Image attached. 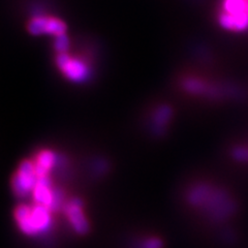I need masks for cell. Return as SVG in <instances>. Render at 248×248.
<instances>
[{"instance_id": "5b68a950", "label": "cell", "mask_w": 248, "mask_h": 248, "mask_svg": "<svg viewBox=\"0 0 248 248\" xmlns=\"http://www.w3.org/2000/svg\"><path fill=\"white\" fill-rule=\"evenodd\" d=\"M65 30H66V27L64 25V23H62L60 20L54 19V18L46 19L45 32L52 33L59 36V35L64 34Z\"/></svg>"}, {"instance_id": "6da1fadb", "label": "cell", "mask_w": 248, "mask_h": 248, "mask_svg": "<svg viewBox=\"0 0 248 248\" xmlns=\"http://www.w3.org/2000/svg\"><path fill=\"white\" fill-rule=\"evenodd\" d=\"M218 23L230 32H248V0H222Z\"/></svg>"}, {"instance_id": "277c9868", "label": "cell", "mask_w": 248, "mask_h": 248, "mask_svg": "<svg viewBox=\"0 0 248 248\" xmlns=\"http://www.w3.org/2000/svg\"><path fill=\"white\" fill-rule=\"evenodd\" d=\"M82 203L81 202L76 199L65 206V211L68 217V220L71 222L76 232H83L88 231V222L85 219L84 213H83V209H82Z\"/></svg>"}, {"instance_id": "ba28073f", "label": "cell", "mask_w": 248, "mask_h": 248, "mask_svg": "<svg viewBox=\"0 0 248 248\" xmlns=\"http://www.w3.org/2000/svg\"><path fill=\"white\" fill-rule=\"evenodd\" d=\"M67 46H68V42H67V38L64 34L57 36V40L55 43V48L57 51L63 53L67 49Z\"/></svg>"}, {"instance_id": "7a4b0ae2", "label": "cell", "mask_w": 248, "mask_h": 248, "mask_svg": "<svg viewBox=\"0 0 248 248\" xmlns=\"http://www.w3.org/2000/svg\"><path fill=\"white\" fill-rule=\"evenodd\" d=\"M15 217L19 228L27 235H35L45 231L51 222L50 209L38 204L32 207H17Z\"/></svg>"}, {"instance_id": "52a82bcc", "label": "cell", "mask_w": 248, "mask_h": 248, "mask_svg": "<svg viewBox=\"0 0 248 248\" xmlns=\"http://www.w3.org/2000/svg\"><path fill=\"white\" fill-rule=\"evenodd\" d=\"M234 157L240 161H248V147L241 146L234 150Z\"/></svg>"}, {"instance_id": "3957f363", "label": "cell", "mask_w": 248, "mask_h": 248, "mask_svg": "<svg viewBox=\"0 0 248 248\" xmlns=\"http://www.w3.org/2000/svg\"><path fill=\"white\" fill-rule=\"evenodd\" d=\"M57 64L65 76L73 81L80 82L87 77V68L82 62L69 58L66 54L60 53L57 57Z\"/></svg>"}, {"instance_id": "8992f818", "label": "cell", "mask_w": 248, "mask_h": 248, "mask_svg": "<svg viewBox=\"0 0 248 248\" xmlns=\"http://www.w3.org/2000/svg\"><path fill=\"white\" fill-rule=\"evenodd\" d=\"M46 18H35L29 23L28 29L32 34L45 33Z\"/></svg>"}]
</instances>
